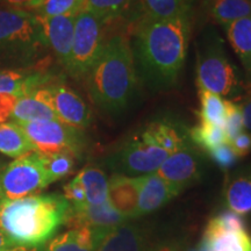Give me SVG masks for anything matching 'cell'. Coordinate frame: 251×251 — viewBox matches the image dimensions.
<instances>
[{
  "label": "cell",
  "instance_id": "1",
  "mask_svg": "<svg viewBox=\"0 0 251 251\" xmlns=\"http://www.w3.org/2000/svg\"><path fill=\"white\" fill-rule=\"evenodd\" d=\"M190 34L188 14L164 20L141 19L130 46L137 76L146 85L165 90L177 83L185 64Z\"/></svg>",
  "mask_w": 251,
  "mask_h": 251
},
{
  "label": "cell",
  "instance_id": "2",
  "mask_svg": "<svg viewBox=\"0 0 251 251\" xmlns=\"http://www.w3.org/2000/svg\"><path fill=\"white\" fill-rule=\"evenodd\" d=\"M85 79L91 99L102 111L115 114L129 106L139 76L126 34H115L106 40Z\"/></svg>",
  "mask_w": 251,
  "mask_h": 251
},
{
  "label": "cell",
  "instance_id": "3",
  "mask_svg": "<svg viewBox=\"0 0 251 251\" xmlns=\"http://www.w3.org/2000/svg\"><path fill=\"white\" fill-rule=\"evenodd\" d=\"M70 203L62 194L0 201V231L15 246L42 247L65 224Z\"/></svg>",
  "mask_w": 251,
  "mask_h": 251
},
{
  "label": "cell",
  "instance_id": "4",
  "mask_svg": "<svg viewBox=\"0 0 251 251\" xmlns=\"http://www.w3.org/2000/svg\"><path fill=\"white\" fill-rule=\"evenodd\" d=\"M45 48L35 14L0 6V65H29Z\"/></svg>",
  "mask_w": 251,
  "mask_h": 251
},
{
  "label": "cell",
  "instance_id": "5",
  "mask_svg": "<svg viewBox=\"0 0 251 251\" xmlns=\"http://www.w3.org/2000/svg\"><path fill=\"white\" fill-rule=\"evenodd\" d=\"M198 87L220 97H230L238 91L236 71L226 56L218 36L207 37L197 55Z\"/></svg>",
  "mask_w": 251,
  "mask_h": 251
},
{
  "label": "cell",
  "instance_id": "6",
  "mask_svg": "<svg viewBox=\"0 0 251 251\" xmlns=\"http://www.w3.org/2000/svg\"><path fill=\"white\" fill-rule=\"evenodd\" d=\"M50 184L42 155L31 151L0 169V201L34 196Z\"/></svg>",
  "mask_w": 251,
  "mask_h": 251
},
{
  "label": "cell",
  "instance_id": "7",
  "mask_svg": "<svg viewBox=\"0 0 251 251\" xmlns=\"http://www.w3.org/2000/svg\"><path fill=\"white\" fill-rule=\"evenodd\" d=\"M108 23L87 11L77 14L75 23L74 42L67 70L72 77L84 79L98 58L106 42Z\"/></svg>",
  "mask_w": 251,
  "mask_h": 251
},
{
  "label": "cell",
  "instance_id": "8",
  "mask_svg": "<svg viewBox=\"0 0 251 251\" xmlns=\"http://www.w3.org/2000/svg\"><path fill=\"white\" fill-rule=\"evenodd\" d=\"M169 155L158 146L146 142L141 136H134L109 156L108 166L114 174L141 177L155 174Z\"/></svg>",
  "mask_w": 251,
  "mask_h": 251
},
{
  "label": "cell",
  "instance_id": "9",
  "mask_svg": "<svg viewBox=\"0 0 251 251\" xmlns=\"http://www.w3.org/2000/svg\"><path fill=\"white\" fill-rule=\"evenodd\" d=\"M18 125L33 144L35 151L43 155L68 151L77 156L84 146L81 130L58 120L23 122Z\"/></svg>",
  "mask_w": 251,
  "mask_h": 251
},
{
  "label": "cell",
  "instance_id": "10",
  "mask_svg": "<svg viewBox=\"0 0 251 251\" xmlns=\"http://www.w3.org/2000/svg\"><path fill=\"white\" fill-rule=\"evenodd\" d=\"M156 174L180 191L197 183L202 174V159L190 142L170 153Z\"/></svg>",
  "mask_w": 251,
  "mask_h": 251
},
{
  "label": "cell",
  "instance_id": "11",
  "mask_svg": "<svg viewBox=\"0 0 251 251\" xmlns=\"http://www.w3.org/2000/svg\"><path fill=\"white\" fill-rule=\"evenodd\" d=\"M46 89L48 101L58 121L79 130L90 125V109L71 87L62 83H52Z\"/></svg>",
  "mask_w": 251,
  "mask_h": 251
},
{
  "label": "cell",
  "instance_id": "12",
  "mask_svg": "<svg viewBox=\"0 0 251 251\" xmlns=\"http://www.w3.org/2000/svg\"><path fill=\"white\" fill-rule=\"evenodd\" d=\"M76 17L77 15L75 14L58 15V17L36 15L46 47L54 52L65 69L70 61Z\"/></svg>",
  "mask_w": 251,
  "mask_h": 251
},
{
  "label": "cell",
  "instance_id": "13",
  "mask_svg": "<svg viewBox=\"0 0 251 251\" xmlns=\"http://www.w3.org/2000/svg\"><path fill=\"white\" fill-rule=\"evenodd\" d=\"M126 220L117 209L106 201L101 205H89L72 207L68 213L65 224L69 228L87 227L99 230L111 231L125 224Z\"/></svg>",
  "mask_w": 251,
  "mask_h": 251
},
{
  "label": "cell",
  "instance_id": "14",
  "mask_svg": "<svg viewBox=\"0 0 251 251\" xmlns=\"http://www.w3.org/2000/svg\"><path fill=\"white\" fill-rule=\"evenodd\" d=\"M51 79L52 77L47 72V69L41 68L40 64L34 65L31 69L26 68L21 70L5 69L0 70V94H12L20 98L56 83Z\"/></svg>",
  "mask_w": 251,
  "mask_h": 251
},
{
  "label": "cell",
  "instance_id": "15",
  "mask_svg": "<svg viewBox=\"0 0 251 251\" xmlns=\"http://www.w3.org/2000/svg\"><path fill=\"white\" fill-rule=\"evenodd\" d=\"M139 181V203L136 218L157 211L177 197L181 191L163 179L156 174L137 177Z\"/></svg>",
  "mask_w": 251,
  "mask_h": 251
},
{
  "label": "cell",
  "instance_id": "16",
  "mask_svg": "<svg viewBox=\"0 0 251 251\" xmlns=\"http://www.w3.org/2000/svg\"><path fill=\"white\" fill-rule=\"evenodd\" d=\"M109 231L87 227L69 228L68 231L51 237L43 251H97Z\"/></svg>",
  "mask_w": 251,
  "mask_h": 251
},
{
  "label": "cell",
  "instance_id": "17",
  "mask_svg": "<svg viewBox=\"0 0 251 251\" xmlns=\"http://www.w3.org/2000/svg\"><path fill=\"white\" fill-rule=\"evenodd\" d=\"M108 201L125 219L136 218L139 203L137 177L113 175L108 180Z\"/></svg>",
  "mask_w": 251,
  "mask_h": 251
},
{
  "label": "cell",
  "instance_id": "18",
  "mask_svg": "<svg viewBox=\"0 0 251 251\" xmlns=\"http://www.w3.org/2000/svg\"><path fill=\"white\" fill-rule=\"evenodd\" d=\"M11 119L15 124L57 120L48 101L46 86L20 97L15 102Z\"/></svg>",
  "mask_w": 251,
  "mask_h": 251
},
{
  "label": "cell",
  "instance_id": "19",
  "mask_svg": "<svg viewBox=\"0 0 251 251\" xmlns=\"http://www.w3.org/2000/svg\"><path fill=\"white\" fill-rule=\"evenodd\" d=\"M97 251H152L144 231L136 225L122 224L106 235Z\"/></svg>",
  "mask_w": 251,
  "mask_h": 251
},
{
  "label": "cell",
  "instance_id": "20",
  "mask_svg": "<svg viewBox=\"0 0 251 251\" xmlns=\"http://www.w3.org/2000/svg\"><path fill=\"white\" fill-rule=\"evenodd\" d=\"M200 248L203 251H251L247 230H224L208 222Z\"/></svg>",
  "mask_w": 251,
  "mask_h": 251
},
{
  "label": "cell",
  "instance_id": "21",
  "mask_svg": "<svg viewBox=\"0 0 251 251\" xmlns=\"http://www.w3.org/2000/svg\"><path fill=\"white\" fill-rule=\"evenodd\" d=\"M183 127L169 120L151 122L140 135L146 142L158 146L169 153L183 148L188 143L187 136L183 133Z\"/></svg>",
  "mask_w": 251,
  "mask_h": 251
},
{
  "label": "cell",
  "instance_id": "22",
  "mask_svg": "<svg viewBox=\"0 0 251 251\" xmlns=\"http://www.w3.org/2000/svg\"><path fill=\"white\" fill-rule=\"evenodd\" d=\"M225 201L228 211L244 215L251 213V170L236 176L227 185Z\"/></svg>",
  "mask_w": 251,
  "mask_h": 251
},
{
  "label": "cell",
  "instance_id": "23",
  "mask_svg": "<svg viewBox=\"0 0 251 251\" xmlns=\"http://www.w3.org/2000/svg\"><path fill=\"white\" fill-rule=\"evenodd\" d=\"M234 51L251 77V17L242 18L226 26Z\"/></svg>",
  "mask_w": 251,
  "mask_h": 251
},
{
  "label": "cell",
  "instance_id": "24",
  "mask_svg": "<svg viewBox=\"0 0 251 251\" xmlns=\"http://www.w3.org/2000/svg\"><path fill=\"white\" fill-rule=\"evenodd\" d=\"M85 191L89 205H101L108 201V180L105 172L97 166H85L76 176Z\"/></svg>",
  "mask_w": 251,
  "mask_h": 251
},
{
  "label": "cell",
  "instance_id": "25",
  "mask_svg": "<svg viewBox=\"0 0 251 251\" xmlns=\"http://www.w3.org/2000/svg\"><path fill=\"white\" fill-rule=\"evenodd\" d=\"M31 151H35V149L20 126L13 121L0 124V152L19 158Z\"/></svg>",
  "mask_w": 251,
  "mask_h": 251
},
{
  "label": "cell",
  "instance_id": "26",
  "mask_svg": "<svg viewBox=\"0 0 251 251\" xmlns=\"http://www.w3.org/2000/svg\"><path fill=\"white\" fill-rule=\"evenodd\" d=\"M208 12L216 23L227 25L251 17V0H208Z\"/></svg>",
  "mask_w": 251,
  "mask_h": 251
},
{
  "label": "cell",
  "instance_id": "27",
  "mask_svg": "<svg viewBox=\"0 0 251 251\" xmlns=\"http://www.w3.org/2000/svg\"><path fill=\"white\" fill-rule=\"evenodd\" d=\"M193 0H141L143 18L164 20L188 14Z\"/></svg>",
  "mask_w": 251,
  "mask_h": 251
},
{
  "label": "cell",
  "instance_id": "28",
  "mask_svg": "<svg viewBox=\"0 0 251 251\" xmlns=\"http://www.w3.org/2000/svg\"><path fill=\"white\" fill-rule=\"evenodd\" d=\"M200 111L199 118L201 124L218 125L224 127L226 119V102L218 94L199 89Z\"/></svg>",
  "mask_w": 251,
  "mask_h": 251
},
{
  "label": "cell",
  "instance_id": "29",
  "mask_svg": "<svg viewBox=\"0 0 251 251\" xmlns=\"http://www.w3.org/2000/svg\"><path fill=\"white\" fill-rule=\"evenodd\" d=\"M188 137L194 143V146L199 147L205 151H208L220 144L228 143L227 135L222 126L201 124V122L188 130Z\"/></svg>",
  "mask_w": 251,
  "mask_h": 251
},
{
  "label": "cell",
  "instance_id": "30",
  "mask_svg": "<svg viewBox=\"0 0 251 251\" xmlns=\"http://www.w3.org/2000/svg\"><path fill=\"white\" fill-rule=\"evenodd\" d=\"M134 0H84V11L111 24L115 19L124 17Z\"/></svg>",
  "mask_w": 251,
  "mask_h": 251
},
{
  "label": "cell",
  "instance_id": "31",
  "mask_svg": "<svg viewBox=\"0 0 251 251\" xmlns=\"http://www.w3.org/2000/svg\"><path fill=\"white\" fill-rule=\"evenodd\" d=\"M42 155L43 165L48 175L50 183H54L62 178L67 177L72 172L75 168V155L71 152L62 151L49 155Z\"/></svg>",
  "mask_w": 251,
  "mask_h": 251
},
{
  "label": "cell",
  "instance_id": "32",
  "mask_svg": "<svg viewBox=\"0 0 251 251\" xmlns=\"http://www.w3.org/2000/svg\"><path fill=\"white\" fill-rule=\"evenodd\" d=\"M84 11V0H43L33 12L39 17L77 15Z\"/></svg>",
  "mask_w": 251,
  "mask_h": 251
},
{
  "label": "cell",
  "instance_id": "33",
  "mask_svg": "<svg viewBox=\"0 0 251 251\" xmlns=\"http://www.w3.org/2000/svg\"><path fill=\"white\" fill-rule=\"evenodd\" d=\"M226 102V119L224 129L227 135L228 143H230L237 135L244 131L243 115L240 105L233 100H225Z\"/></svg>",
  "mask_w": 251,
  "mask_h": 251
},
{
  "label": "cell",
  "instance_id": "34",
  "mask_svg": "<svg viewBox=\"0 0 251 251\" xmlns=\"http://www.w3.org/2000/svg\"><path fill=\"white\" fill-rule=\"evenodd\" d=\"M206 152L213 159V162L221 169H224V170H227V169H230L231 166H234L238 159V156L235 153L229 143L220 144V146Z\"/></svg>",
  "mask_w": 251,
  "mask_h": 251
},
{
  "label": "cell",
  "instance_id": "35",
  "mask_svg": "<svg viewBox=\"0 0 251 251\" xmlns=\"http://www.w3.org/2000/svg\"><path fill=\"white\" fill-rule=\"evenodd\" d=\"M209 222L224 230H247L246 222L242 219V215H238L231 211L220 213Z\"/></svg>",
  "mask_w": 251,
  "mask_h": 251
},
{
  "label": "cell",
  "instance_id": "36",
  "mask_svg": "<svg viewBox=\"0 0 251 251\" xmlns=\"http://www.w3.org/2000/svg\"><path fill=\"white\" fill-rule=\"evenodd\" d=\"M64 196L65 199L68 200V202L70 203L72 207H78L85 205L86 202V196L85 191H84L83 186L79 183V180L76 177L72 179L70 183H68L64 186Z\"/></svg>",
  "mask_w": 251,
  "mask_h": 251
},
{
  "label": "cell",
  "instance_id": "37",
  "mask_svg": "<svg viewBox=\"0 0 251 251\" xmlns=\"http://www.w3.org/2000/svg\"><path fill=\"white\" fill-rule=\"evenodd\" d=\"M238 157H243L251 151V133L244 130L229 143Z\"/></svg>",
  "mask_w": 251,
  "mask_h": 251
},
{
  "label": "cell",
  "instance_id": "38",
  "mask_svg": "<svg viewBox=\"0 0 251 251\" xmlns=\"http://www.w3.org/2000/svg\"><path fill=\"white\" fill-rule=\"evenodd\" d=\"M18 99V97L12 96V94H0V124H4L6 120L11 119L12 112H13Z\"/></svg>",
  "mask_w": 251,
  "mask_h": 251
},
{
  "label": "cell",
  "instance_id": "39",
  "mask_svg": "<svg viewBox=\"0 0 251 251\" xmlns=\"http://www.w3.org/2000/svg\"><path fill=\"white\" fill-rule=\"evenodd\" d=\"M40 0H0V4L4 7L24 9V11L34 12Z\"/></svg>",
  "mask_w": 251,
  "mask_h": 251
},
{
  "label": "cell",
  "instance_id": "40",
  "mask_svg": "<svg viewBox=\"0 0 251 251\" xmlns=\"http://www.w3.org/2000/svg\"><path fill=\"white\" fill-rule=\"evenodd\" d=\"M240 107L243 115L244 130L251 133V96L244 100L242 105H240Z\"/></svg>",
  "mask_w": 251,
  "mask_h": 251
},
{
  "label": "cell",
  "instance_id": "41",
  "mask_svg": "<svg viewBox=\"0 0 251 251\" xmlns=\"http://www.w3.org/2000/svg\"><path fill=\"white\" fill-rule=\"evenodd\" d=\"M14 247L18 246H15V244L12 242L2 231H0V251H6L8 249H12V248Z\"/></svg>",
  "mask_w": 251,
  "mask_h": 251
},
{
  "label": "cell",
  "instance_id": "42",
  "mask_svg": "<svg viewBox=\"0 0 251 251\" xmlns=\"http://www.w3.org/2000/svg\"><path fill=\"white\" fill-rule=\"evenodd\" d=\"M6 251H43V246L42 247H25V246H18L12 248V249H8Z\"/></svg>",
  "mask_w": 251,
  "mask_h": 251
},
{
  "label": "cell",
  "instance_id": "43",
  "mask_svg": "<svg viewBox=\"0 0 251 251\" xmlns=\"http://www.w3.org/2000/svg\"><path fill=\"white\" fill-rule=\"evenodd\" d=\"M43 1V0H40V1H39V5L41 4V2H42ZM39 5H37V6H39ZM36 9V8H35ZM35 9H34V11H35ZM31 13H33V12H31Z\"/></svg>",
  "mask_w": 251,
  "mask_h": 251
},
{
  "label": "cell",
  "instance_id": "44",
  "mask_svg": "<svg viewBox=\"0 0 251 251\" xmlns=\"http://www.w3.org/2000/svg\"><path fill=\"white\" fill-rule=\"evenodd\" d=\"M161 251H171V250H168V249H164V250H161Z\"/></svg>",
  "mask_w": 251,
  "mask_h": 251
}]
</instances>
